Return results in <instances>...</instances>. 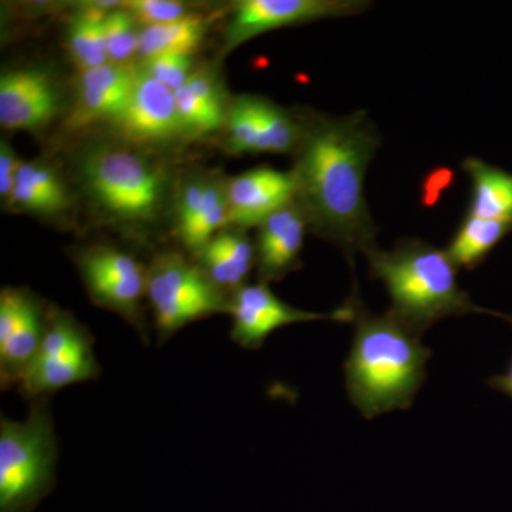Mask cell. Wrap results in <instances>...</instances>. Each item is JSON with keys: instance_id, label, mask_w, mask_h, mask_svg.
<instances>
[{"instance_id": "17", "label": "cell", "mask_w": 512, "mask_h": 512, "mask_svg": "<svg viewBox=\"0 0 512 512\" xmlns=\"http://www.w3.org/2000/svg\"><path fill=\"white\" fill-rule=\"evenodd\" d=\"M136 74V70L120 63H107L83 72L70 123L83 126L101 119L116 120L126 107Z\"/></svg>"}, {"instance_id": "26", "label": "cell", "mask_w": 512, "mask_h": 512, "mask_svg": "<svg viewBox=\"0 0 512 512\" xmlns=\"http://www.w3.org/2000/svg\"><path fill=\"white\" fill-rule=\"evenodd\" d=\"M15 183L26 185L37 194L43 195L59 212L64 210L69 202L66 188L59 175L45 164L20 163Z\"/></svg>"}, {"instance_id": "28", "label": "cell", "mask_w": 512, "mask_h": 512, "mask_svg": "<svg viewBox=\"0 0 512 512\" xmlns=\"http://www.w3.org/2000/svg\"><path fill=\"white\" fill-rule=\"evenodd\" d=\"M124 8L133 15L138 22L147 26L164 25L187 18L185 6L173 0H133L124 3Z\"/></svg>"}, {"instance_id": "30", "label": "cell", "mask_w": 512, "mask_h": 512, "mask_svg": "<svg viewBox=\"0 0 512 512\" xmlns=\"http://www.w3.org/2000/svg\"><path fill=\"white\" fill-rule=\"evenodd\" d=\"M19 165L12 148L3 141L2 147H0V195L6 200H9L13 187H15Z\"/></svg>"}, {"instance_id": "5", "label": "cell", "mask_w": 512, "mask_h": 512, "mask_svg": "<svg viewBox=\"0 0 512 512\" xmlns=\"http://www.w3.org/2000/svg\"><path fill=\"white\" fill-rule=\"evenodd\" d=\"M83 177L94 200L114 217L151 221L163 195V175L146 158L123 148H103L83 161Z\"/></svg>"}, {"instance_id": "7", "label": "cell", "mask_w": 512, "mask_h": 512, "mask_svg": "<svg viewBox=\"0 0 512 512\" xmlns=\"http://www.w3.org/2000/svg\"><path fill=\"white\" fill-rule=\"evenodd\" d=\"M100 375L93 338L69 313L52 312L39 352L19 384L20 393L35 402L64 387L89 382Z\"/></svg>"}, {"instance_id": "1", "label": "cell", "mask_w": 512, "mask_h": 512, "mask_svg": "<svg viewBox=\"0 0 512 512\" xmlns=\"http://www.w3.org/2000/svg\"><path fill=\"white\" fill-rule=\"evenodd\" d=\"M382 138L366 111L350 116H312L305 121L293 175L296 201L309 227L335 244L355 268V256L377 248V229L367 207L365 178Z\"/></svg>"}, {"instance_id": "29", "label": "cell", "mask_w": 512, "mask_h": 512, "mask_svg": "<svg viewBox=\"0 0 512 512\" xmlns=\"http://www.w3.org/2000/svg\"><path fill=\"white\" fill-rule=\"evenodd\" d=\"M208 183L204 181H194L184 188L180 198V207H178V222H180V232L185 231L195 218L200 214L202 204L205 200Z\"/></svg>"}, {"instance_id": "23", "label": "cell", "mask_w": 512, "mask_h": 512, "mask_svg": "<svg viewBox=\"0 0 512 512\" xmlns=\"http://www.w3.org/2000/svg\"><path fill=\"white\" fill-rule=\"evenodd\" d=\"M106 15L107 13L101 12L100 5L92 6L77 16L70 26V53L82 73L104 66L110 59L104 32Z\"/></svg>"}, {"instance_id": "13", "label": "cell", "mask_w": 512, "mask_h": 512, "mask_svg": "<svg viewBox=\"0 0 512 512\" xmlns=\"http://www.w3.org/2000/svg\"><path fill=\"white\" fill-rule=\"evenodd\" d=\"M121 133L138 143H157L183 133L173 90L146 70L137 72L123 113L117 117Z\"/></svg>"}, {"instance_id": "24", "label": "cell", "mask_w": 512, "mask_h": 512, "mask_svg": "<svg viewBox=\"0 0 512 512\" xmlns=\"http://www.w3.org/2000/svg\"><path fill=\"white\" fill-rule=\"evenodd\" d=\"M225 222H228L227 190H222L218 184L208 183L200 214L190 227L180 232V237L185 247L201 252Z\"/></svg>"}, {"instance_id": "21", "label": "cell", "mask_w": 512, "mask_h": 512, "mask_svg": "<svg viewBox=\"0 0 512 512\" xmlns=\"http://www.w3.org/2000/svg\"><path fill=\"white\" fill-rule=\"evenodd\" d=\"M512 231V222L487 220L466 214L446 248L457 268L474 271Z\"/></svg>"}, {"instance_id": "18", "label": "cell", "mask_w": 512, "mask_h": 512, "mask_svg": "<svg viewBox=\"0 0 512 512\" xmlns=\"http://www.w3.org/2000/svg\"><path fill=\"white\" fill-rule=\"evenodd\" d=\"M200 254L202 271L221 289L242 288L256 262L254 247L239 232L215 235Z\"/></svg>"}, {"instance_id": "12", "label": "cell", "mask_w": 512, "mask_h": 512, "mask_svg": "<svg viewBox=\"0 0 512 512\" xmlns=\"http://www.w3.org/2000/svg\"><path fill=\"white\" fill-rule=\"evenodd\" d=\"M50 315L29 292L0 293V383L3 390L19 387L42 346Z\"/></svg>"}, {"instance_id": "2", "label": "cell", "mask_w": 512, "mask_h": 512, "mask_svg": "<svg viewBox=\"0 0 512 512\" xmlns=\"http://www.w3.org/2000/svg\"><path fill=\"white\" fill-rule=\"evenodd\" d=\"M352 299L355 333L345 362L350 403L367 420L410 409L426 380L430 349L392 313L367 311L356 292Z\"/></svg>"}, {"instance_id": "19", "label": "cell", "mask_w": 512, "mask_h": 512, "mask_svg": "<svg viewBox=\"0 0 512 512\" xmlns=\"http://www.w3.org/2000/svg\"><path fill=\"white\" fill-rule=\"evenodd\" d=\"M463 170L471 181L468 214L512 222V174L476 157L466 158Z\"/></svg>"}, {"instance_id": "20", "label": "cell", "mask_w": 512, "mask_h": 512, "mask_svg": "<svg viewBox=\"0 0 512 512\" xmlns=\"http://www.w3.org/2000/svg\"><path fill=\"white\" fill-rule=\"evenodd\" d=\"M174 97L181 126L188 133H211L227 121L220 90L207 74H191Z\"/></svg>"}, {"instance_id": "3", "label": "cell", "mask_w": 512, "mask_h": 512, "mask_svg": "<svg viewBox=\"0 0 512 512\" xmlns=\"http://www.w3.org/2000/svg\"><path fill=\"white\" fill-rule=\"evenodd\" d=\"M370 276L389 293V312L421 336L440 320L468 313H485L512 322V316L488 311L471 301L458 286L457 266L446 249L419 238H403L390 251L379 247L365 255Z\"/></svg>"}, {"instance_id": "8", "label": "cell", "mask_w": 512, "mask_h": 512, "mask_svg": "<svg viewBox=\"0 0 512 512\" xmlns=\"http://www.w3.org/2000/svg\"><path fill=\"white\" fill-rule=\"evenodd\" d=\"M87 291L97 305L119 313L146 338L140 302L147 293V272L133 256L110 247H92L77 256Z\"/></svg>"}, {"instance_id": "22", "label": "cell", "mask_w": 512, "mask_h": 512, "mask_svg": "<svg viewBox=\"0 0 512 512\" xmlns=\"http://www.w3.org/2000/svg\"><path fill=\"white\" fill-rule=\"evenodd\" d=\"M204 32V22L195 16L164 25L147 26L140 32L138 52L147 59L164 53L190 56L200 46Z\"/></svg>"}, {"instance_id": "10", "label": "cell", "mask_w": 512, "mask_h": 512, "mask_svg": "<svg viewBox=\"0 0 512 512\" xmlns=\"http://www.w3.org/2000/svg\"><path fill=\"white\" fill-rule=\"evenodd\" d=\"M372 6L363 0H244L235 6L225 30L224 53L272 30L320 19L360 15Z\"/></svg>"}, {"instance_id": "31", "label": "cell", "mask_w": 512, "mask_h": 512, "mask_svg": "<svg viewBox=\"0 0 512 512\" xmlns=\"http://www.w3.org/2000/svg\"><path fill=\"white\" fill-rule=\"evenodd\" d=\"M487 384L493 387V389L498 390V392L507 394V396H510L512 399V359L507 370L501 373V375L491 377Z\"/></svg>"}, {"instance_id": "11", "label": "cell", "mask_w": 512, "mask_h": 512, "mask_svg": "<svg viewBox=\"0 0 512 512\" xmlns=\"http://www.w3.org/2000/svg\"><path fill=\"white\" fill-rule=\"evenodd\" d=\"M303 133L305 121L264 97H238L228 111V146L232 153H296Z\"/></svg>"}, {"instance_id": "15", "label": "cell", "mask_w": 512, "mask_h": 512, "mask_svg": "<svg viewBox=\"0 0 512 512\" xmlns=\"http://www.w3.org/2000/svg\"><path fill=\"white\" fill-rule=\"evenodd\" d=\"M59 109L55 83L36 69L15 70L0 79V123L10 130L45 126Z\"/></svg>"}, {"instance_id": "9", "label": "cell", "mask_w": 512, "mask_h": 512, "mask_svg": "<svg viewBox=\"0 0 512 512\" xmlns=\"http://www.w3.org/2000/svg\"><path fill=\"white\" fill-rule=\"evenodd\" d=\"M229 315L232 316L231 339L241 348L261 349L265 340L275 330L293 323L313 320H333L352 323L355 305L352 296L345 305L330 313H316L293 308L281 301L268 285H244L229 299Z\"/></svg>"}, {"instance_id": "16", "label": "cell", "mask_w": 512, "mask_h": 512, "mask_svg": "<svg viewBox=\"0 0 512 512\" xmlns=\"http://www.w3.org/2000/svg\"><path fill=\"white\" fill-rule=\"evenodd\" d=\"M308 227V218L296 200L259 225L255 255L261 282L281 281L301 266L299 255Z\"/></svg>"}, {"instance_id": "6", "label": "cell", "mask_w": 512, "mask_h": 512, "mask_svg": "<svg viewBox=\"0 0 512 512\" xmlns=\"http://www.w3.org/2000/svg\"><path fill=\"white\" fill-rule=\"evenodd\" d=\"M147 296L161 342L192 322L229 311L220 286L178 254L160 255L148 269Z\"/></svg>"}, {"instance_id": "25", "label": "cell", "mask_w": 512, "mask_h": 512, "mask_svg": "<svg viewBox=\"0 0 512 512\" xmlns=\"http://www.w3.org/2000/svg\"><path fill=\"white\" fill-rule=\"evenodd\" d=\"M107 50L114 63L126 62L128 57L138 52L140 33L134 26V18L128 10H114L104 18Z\"/></svg>"}, {"instance_id": "14", "label": "cell", "mask_w": 512, "mask_h": 512, "mask_svg": "<svg viewBox=\"0 0 512 512\" xmlns=\"http://www.w3.org/2000/svg\"><path fill=\"white\" fill-rule=\"evenodd\" d=\"M228 222L238 227H259L274 212L296 200L293 173L271 167L254 168L227 185Z\"/></svg>"}, {"instance_id": "27", "label": "cell", "mask_w": 512, "mask_h": 512, "mask_svg": "<svg viewBox=\"0 0 512 512\" xmlns=\"http://www.w3.org/2000/svg\"><path fill=\"white\" fill-rule=\"evenodd\" d=\"M190 67V56L164 53V55L148 57L146 72L168 89L177 92L190 79Z\"/></svg>"}, {"instance_id": "4", "label": "cell", "mask_w": 512, "mask_h": 512, "mask_svg": "<svg viewBox=\"0 0 512 512\" xmlns=\"http://www.w3.org/2000/svg\"><path fill=\"white\" fill-rule=\"evenodd\" d=\"M57 441L47 399L28 419L0 420V512H32L55 487Z\"/></svg>"}]
</instances>
